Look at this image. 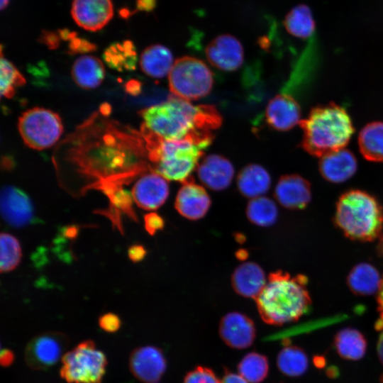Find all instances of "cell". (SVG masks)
Here are the masks:
<instances>
[{
  "instance_id": "obj_1",
  "label": "cell",
  "mask_w": 383,
  "mask_h": 383,
  "mask_svg": "<svg viewBox=\"0 0 383 383\" xmlns=\"http://www.w3.org/2000/svg\"><path fill=\"white\" fill-rule=\"evenodd\" d=\"M108 106L94 113L60 144L57 155L100 189L121 185L152 167L140 131L107 118Z\"/></svg>"
},
{
  "instance_id": "obj_2",
  "label": "cell",
  "mask_w": 383,
  "mask_h": 383,
  "mask_svg": "<svg viewBox=\"0 0 383 383\" xmlns=\"http://www.w3.org/2000/svg\"><path fill=\"white\" fill-rule=\"evenodd\" d=\"M139 113L143 124L164 139H189L206 146L213 139L212 131L219 128L222 122L214 106H194L174 96Z\"/></svg>"
},
{
  "instance_id": "obj_3",
  "label": "cell",
  "mask_w": 383,
  "mask_h": 383,
  "mask_svg": "<svg viewBox=\"0 0 383 383\" xmlns=\"http://www.w3.org/2000/svg\"><path fill=\"white\" fill-rule=\"evenodd\" d=\"M307 278L276 272L255 299L262 319L268 324L283 325L299 320L309 309L311 301Z\"/></svg>"
},
{
  "instance_id": "obj_4",
  "label": "cell",
  "mask_w": 383,
  "mask_h": 383,
  "mask_svg": "<svg viewBox=\"0 0 383 383\" xmlns=\"http://www.w3.org/2000/svg\"><path fill=\"white\" fill-rule=\"evenodd\" d=\"M299 126L303 131L301 148L319 157L345 148L354 133L349 114L335 103L313 108Z\"/></svg>"
},
{
  "instance_id": "obj_5",
  "label": "cell",
  "mask_w": 383,
  "mask_h": 383,
  "mask_svg": "<svg viewBox=\"0 0 383 383\" xmlns=\"http://www.w3.org/2000/svg\"><path fill=\"white\" fill-rule=\"evenodd\" d=\"M149 162L153 170L167 180L184 182L199 165L208 146L189 139L167 140L141 125Z\"/></svg>"
},
{
  "instance_id": "obj_6",
  "label": "cell",
  "mask_w": 383,
  "mask_h": 383,
  "mask_svg": "<svg viewBox=\"0 0 383 383\" xmlns=\"http://www.w3.org/2000/svg\"><path fill=\"white\" fill-rule=\"evenodd\" d=\"M337 226L348 238L372 241L379 238L383 228V209L375 197L358 190L343 194L335 214Z\"/></svg>"
},
{
  "instance_id": "obj_7",
  "label": "cell",
  "mask_w": 383,
  "mask_h": 383,
  "mask_svg": "<svg viewBox=\"0 0 383 383\" xmlns=\"http://www.w3.org/2000/svg\"><path fill=\"white\" fill-rule=\"evenodd\" d=\"M170 91L174 96L189 101L208 95L213 84L209 67L194 57L177 58L168 74Z\"/></svg>"
},
{
  "instance_id": "obj_8",
  "label": "cell",
  "mask_w": 383,
  "mask_h": 383,
  "mask_svg": "<svg viewBox=\"0 0 383 383\" xmlns=\"http://www.w3.org/2000/svg\"><path fill=\"white\" fill-rule=\"evenodd\" d=\"M60 377L68 383H101L107 359L91 340L79 343L62 357Z\"/></svg>"
},
{
  "instance_id": "obj_9",
  "label": "cell",
  "mask_w": 383,
  "mask_h": 383,
  "mask_svg": "<svg viewBox=\"0 0 383 383\" xmlns=\"http://www.w3.org/2000/svg\"><path fill=\"white\" fill-rule=\"evenodd\" d=\"M18 129L28 148L42 150L54 145L60 139L63 126L60 116L42 107L24 111L18 118Z\"/></svg>"
},
{
  "instance_id": "obj_10",
  "label": "cell",
  "mask_w": 383,
  "mask_h": 383,
  "mask_svg": "<svg viewBox=\"0 0 383 383\" xmlns=\"http://www.w3.org/2000/svg\"><path fill=\"white\" fill-rule=\"evenodd\" d=\"M69 343V338L62 333L45 332L38 334L26 345L25 361L32 370H48L59 361Z\"/></svg>"
},
{
  "instance_id": "obj_11",
  "label": "cell",
  "mask_w": 383,
  "mask_h": 383,
  "mask_svg": "<svg viewBox=\"0 0 383 383\" xmlns=\"http://www.w3.org/2000/svg\"><path fill=\"white\" fill-rule=\"evenodd\" d=\"M1 213L9 226L21 228L34 220V207L30 197L13 186H4L1 192Z\"/></svg>"
},
{
  "instance_id": "obj_12",
  "label": "cell",
  "mask_w": 383,
  "mask_h": 383,
  "mask_svg": "<svg viewBox=\"0 0 383 383\" xmlns=\"http://www.w3.org/2000/svg\"><path fill=\"white\" fill-rule=\"evenodd\" d=\"M170 193L167 179L151 170L136 181L132 188V198L145 210H155L166 201Z\"/></svg>"
},
{
  "instance_id": "obj_13",
  "label": "cell",
  "mask_w": 383,
  "mask_h": 383,
  "mask_svg": "<svg viewBox=\"0 0 383 383\" xmlns=\"http://www.w3.org/2000/svg\"><path fill=\"white\" fill-rule=\"evenodd\" d=\"M166 367L162 351L155 346H141L131 353L130 370L135 377L144 383H157L165 373Z\"/></svg>"
},
{
  "instance_id": "obj_14",
  "label": "cell",
  "mask_w": 383,
  "mask_h": 383,
  "mask_svg": "<svg viewBox=\"0 0 383 383\" xmlns=\"http://www.w3.org/2000/svg\"><path fill=\"white\" fill-rule=\"evenodd\" d=\"M205 54L209 63L222 71H235L242 66L244 60L241 43L229 34L213 38L206 45Z\"/></svg>"
},
{
  "instance_id": "obj_15",
  "label": "cell",
  "mask_w": 383,
  "mask_h": 383,
  "mask_svg": "<svg viewBox=\"0 0 383 383\" xmlns=\"http://www.w3.org/2000/svg\"><path fill=\"white\" fill-rule=\"evenodd\" d=\"M71 14L79 26L96 31L111 20L113 6L111 0H73Z\"/></svg>"
},
{
  "instance_id": "obj_16",
  "label": "cell",
  "mask_w": 383,
  "mask_h": 383,
  "mask_svg": "<svg viewBox=\"0 0 383 383\" xmlns=\"http://www.w3.org/2000/svg\"><path fill=\"white\" fill-rule=\"evenodd\" d=\"M219 334L223 342L235 349H244L252 345L255 338L252 321L240 312L226 314L219 325Z\"/></svg>"
},
{
  "instance_id": "obj_17",
  "label": "cell",
  "mask_w": 383,
  "mask_h": 383,
  "mask_svg": "<svg viewBox=\"0 0 383 383\" xmlns=\"http://www.w3.org/2000/svg\"><path fill=\"white\" fill-rule=\"evenodd\" d=\"M206 189L189 179L182 183L175 199V208L183 217L190 220L203 218L211 206Z\"/></svg>"
},
{
  "instance_id": "obj_18",
  "label": "cell",
  "mask_w": 383,
  "mask_h": 383,
  "mask_svg": "<svg viewBox=\"0 0 383 383\" xmlns=\"http://www.w3.org/2000/svg\"><path fill=\"white\" fill-rule=\"evenodd\" d=\"M233 165L225 157L216 154L206 156L197 166V175L204 186L213 191L228 188L233 179Z\"/></svg>"
},
{
  "instance_id": "obj_19",
  "label": "cell",
  "mask_w": 383,
  "mask_h": 383,
  "mask_svg": "<svg viewBox=\"0 0 383 383\" xmlns=\"http://www.w3.org/2000/svg\"><path fill=\"white\" fill-rule=\"evenodd\" d=\"M301 108L295 99L288 94H279L267 104L265 118L272 128L286 131L299 124Z\"/></svg>"
},
{
  "instance_id": "obj_20",
  "label": "cell",
  "mask_w": 383,
  "mask_h": 383,
  "mask_svg": "<svg viewBox=\"0 0 383 383\" xmlns=\"http://www.w3.org/2000/svg\"><path fill=\"white\" fill-rule=\"evenodd\" d=\"M274 196L287 209H301L311 200V186L306 179L298 174L283 175L275 186Z\"/></svg>"
},
{
  "instance_id": "obj_21",
  "label": "cell",
  "mask_w": 383,
  "mask_h": 383,
  "mask_svg": "<svg viewBox=\"0 0 383 383\" xmlns=\"http://www.w3.org/2000/svg\"><path fill=\"white\" fill-rule=\"evenodd\" d=\"M357 160L353 152L340 149L320 157L318 170L323 177L332 183H342L355 173Z\"/></svg>"
},
{
  "instance_id": "obj_22",
  "label": "cell",
  "mask_w": 383,
  "mask_h": 383,
  "mask_svg": "<svg viewBox=\"0 0 383 383\" xmlns=\"http://www.w3.org/2000/svg\"><path fill=\"white\" fill-rule=\"evenodd\" d=\"M267 281L262 267L252 262L240 265L234 270L231 279L233 287L238 294L253 299L259 296Z\"/></svg>"
},
{
  "instance_id": "obj_23",
  "label": "cell",
  "mask_w": 383,
  "mask_h": 383,
  "mask_svg": "<svg viewBox=\"0 0 383 383\" xmlns=\"http://www.w3.org/2000/svg\"><path fill=\"white\" fill-rule=\"evenodd\" d=\"M270 186L269 172L258 164L246 165L237 177V187L240 193L250 199L265 196Z\"/></svg>"
},
{
  "instance_id": "obj_24",
  "label": "cell",
  "mask_w": 383,
  "mask_h": 383,
  "mask_svg": "<svg viewBox=\"0 0 383 383\" xmlns=\"http://www.w3.org/2000/svg\"><path fill=\"white\" fill-rule=\"evenodd\" d=\"M173 64L171 51L160 44L147 47L140 55L141 70L152 78L160 79L168 75Z\"/></svg>"
},
{
  "instance_id": "obj_25",
  "label": "cell",
  "mask_w": 383,
  "mask_h": 383,
  "mask_svg": "<svg viewBox=\"0 0 383 383\" xmlns=\"http://www.w3.org/2000/svg\"><path fill=\"white\" fill-rule=\"evenodd\" d=\"M74 82L81 88L91 89L99 87L105 77L102 62L93 55H83L77 58L72 67Z\"/></svg>"
},
{
  "instance_id": "obj_26",
  "label": "cell",
  "mask_w": 383,
  "mask_h": 383,
  "mask_svg": "<svg viewBox=\"0 0 383 383\" xmlns=\"http://www.w3.org/2000/svg\"><path fill=\"white\" fill-rule=\"evenodd\" d=\"M382 277L378 270L370 263L356 265L347 277V283L351 291L359 295H371L378 292Z\"/></svg>"
},
{
  "instance_id": "obj_27",
  "label": "cell",
  "mask_w": 383,
  "mask_h": 383,
  "mask_svg": "<svg viewBox=\"0 0 383 383\" xmlns=\"http://www.w3.org/2000/svg\"><path fill=\"white\" fill-rule=\"evenodd\" d=\"M358 146L366 160L383 162V122L367 123L359 133Z\"/></svg>"
},
{
  "instance_id": "obj_28",
  "label": "cell",
  "mask_w": 383,
  "mask_h": 383,
  "mask_svg": "<svg viewBox=\"0 0 383 383\" xmlns=\"http://www.w3.org/2000/svg\"><path fill=\"white\" fill-rule=\"evenodd\" d=\"M284 26L294 37L301 39L312 37L316 23L310 8L305 4H299L292 9L284 17Z\"/></svg>"
},
{
  "instance_id": "obj_29",
  "label": "cell",
  "mask_w": 383,
  "mask_h": 383,
  "mask_svg": "<svg viewBox=\"0 0 383 383\" xmlns=\"http://www.w3.org/2000/svg\"><path fill=\"white\" fill-rule=\"evenodd\" d=\"M335 348L340 357L350 360H358L365 354L367 341L357 330L345 328L335 336Z\"/></svg>"
},
{
  "instance_id": "obj_30",
  "label": "cell",
  "mask_w": 383,
  "mask_h": 383,
  "mask_svg": "<svg viewBox=\"0 0 383 383\" xmlns=\"http://www.w3.org/2000/svg\"><path fill=\"white\" fill-rule=\"evenodd\" d=\"M104 59L109 67L118 71L134 70L137 61L135 48L130 40L113 43L105 50Z\"/></svg>"
},
{
  "instance_id": "obj_31",
  "label": "cell",
  "mask_w": 383,
  "mask_h": 383,
  "mask_svg": "<svg viewBox=\"0 0 383 383\" xmlns=\"http://www.w3.org/2000/svg\"><path fill=\"white\" fill-rule=\"evenodd\" d=\"M245 212L251 223L262 227L272 226L278 217L277 204L273 200L265 196L250 199Z\"/></svg>"
},
{
  "instance_id": "obj_32",
  "label": "cell",
  "mask_w": 383,
  "mask_h": 383,
  "mask_svg": "<svg viewBox=\"0 0 383 383\" xmlns=\"http://www.w3.org/2000/svg\"><path fill=\"white\" fill-rule=\"evenodd\" d=\"M279 370L285 375L295 377L302 375L309 365L308 357L304 351L294 345L282 348L277 360Z\"/></svg>"
},
{
  "instance_id": "obj_33",
  "label": "cell",
  "mask_w": 383,
  "mask_h": 383,
  "mask_svg": "<svg viewBox=\"0 0 383 383\" xmlns=\"http://www.w3.org/2000/svg\"><path fill=\"white\" fill-rule=\"evenodd\" d=\"M269 369L267 357L257 353L247 354L239 362V374L250 383H260L267 375Z\"/></svg>"
},
{
  "instance_id": "obj_34",
  "label": "cell",
  "mask_w": 383,
  "mask_h": 383,
  "mask_svg": "<svg viewBox=\"0 0 383 383\" xmlns=\"http://www.w3.org/2000/svg\"><path fill=\"white\" fill-rule=\"evenodd\" d=\"M1 272H9L17 267L22 257V250L19 241L13 235L1 233Z\"/></svg>"
},
{
  "instance_id": "obj_35",
  "label": "cell",
  "mask_w": 383,
  "mask_h": 383,
  "mask_svg": "<svg viewBox=\"0 0 383 383\" xmlns=\"http://www.w3.org/2000/svg\"><path fill=\"white\" fill-rule=\"evenodd\" d=\"M0 70L1 95L11 99L14 96L16 88L26 84V79L15 65L4 57L2 50L1 51Z\"/></svg>"
},
{
  "instance_id": "obj_36",
  "label": "cell",
  "mask_w": 383,
  "mask_h": 383,
  "mask_svg": "<svg viewBox=\"0 0 383 383\" xmlns=\"http://www.w3.org/2000/svg\"><path fill=\"white\" fill-rule=\"evenodd\" d=\"M183 383H221V381L211 369L197 367L185 376Z\"/></svg>"
},
{
  "instance_id": "obj_37",
  "label": "cell",
  "mask_w": 383,
  "mask_h": 383,
  "mask_svg": "<svg viewBox=\"0 0 383 383\" xmlns=\"http://www.w3.org/2000/svg\"><path fill=\"white\" fill-rule=\"evenodd\" d=\"M121 321L119 316L113 313H106L99 318V326L107 333H115L120 328Z\"/></svg>"
},
{
  "instance_id": "obj_38",
  "label": "cell",
  "mask_w": 383,
  "mask_h": 383,
  "mask_svg": "<svg viewBox=\"0 0 383 383\" xmlns=\"http://www.w3.org/2000/svg\"><path fill=\"white\" fill-rule=\"evenodd\" d=\"M69 40V48L72 52H87L96 49L94 44L86 39L78 38L74 32H72Z\"/></svg>"
},
{
  "instance_id": "obj_39",
  "label": "cell",
  "mask_w": 383,
  "mask_h": 383,
  "mask_svg": "<svg viewBox=\"0 0 383 383\" xmlns=\"http://www.w3.org/2000/svg\"><path fill=\"white\" fill-rule=\"evenodd\" d=\"M145 228L151 235L164 227L163 218L157 213H149L144 216Z\"/></svg>"
},
{
  "instance_id": "obj_40",
  "label": "cell",
  "mask_w": 383,
  "mask_h": 383,
  "mask_svg": "<svg viewBox=\"0 0 383 383\" xmlns=\"http://www.w3.org/2000/svg\"><path fill=\"white\" fill-rule=\"evenodd\" d=\"M377 301V309L379 312V318L375 323V328L377 331L383 332V276L382 282L378 290Z\"/></svg>"
},
{
  "instance_id": "obj_41",
  "label": "cell",
  "mask_w": 383,
  "mask_h": 383,
  "mask_svg": "<svg viewBox=\"0 0 383 383\" xmlns=\"http://www.w3.org/2000/svg\"><path fill=\"white\" fill-rule=\"evenodd\" d=\"M147 254L145 248L139 244H134L128 249V258L133 262H138L143 260Z\"/></svg>"
},
{
  "instance_id": "obj_42",
  "label": "cell",
  "mask_w": 383,
  "mask_h": 383,
  "mask_svg": "<svg viewBox=\"0 0 383 383\" xmlns=\"http://www.w3.org/2000/svg\"><path fill=\"white\" fill-rule=\"evenodd\" d=\"M60 38L58 31H43L40 37L42 42L50 48H57L60 43Z\"/></svg>"
},
{
  "instance_id": "obj_43",
  "label": "cell",
  "mask_w": 383,
  "mask_h": 383,
  "mask_svg": "<svg viewBox=\"0 0 383 383\" xmlns=\"http://www.w3.org/2000/svg\"><path fill=\"white\" fill-rule=\"evenodd\" d=\"M155 6L156 0H136L135 10L132 13L137 11L149 12L152 11Z\"/></svg>"
},
{
  "instance_id": "obj_44",
  "label": "cell",
  "mask_w": 383,
  "mask_h": 383,
  "mask_svg": "<svg viewBox=\"0 0 383 383\" xmlns=\"http://www.w3.org/2000/svg\"><path fill=\"white\" fill-rule=\"evenodd\" d=\"M221 383H249L242 376L226 371Z\"/></svg>"
},
{
  "instance_id": "obj_45",
  "label": "cell",
  "mask_w": 383,
  "mask_h": 383,
  "mask_svg": "<svg viewBox=\"0 0 383 383\" xmlns=\"http://www.w3.org/2000/svg\"><path fill=\"white\" fill-rule=\"evenodd\" d=\"M14 353L9 349H1L0 355V362L3 367H9L14 361Z\"/></svg>"
},
{
  "instance_id": "obj_46",
  "label": "cell",
  "mask_w": 383,
  "mask_h": 383,
  "mask_svg": "<svg viewBox=\"0 0 383 383\" xmlns=\"http://www.w3.org/2000/svg\"><path fill=\"white\" fill-rule=\"evenodd\" d=\"M377 353L381 362L383 365V332H382L377 344Z\"/></svg>"
},
{
  "instance_id": "obj_47",
  "label": "cell",
  "mask_w": 383,
  "mask_h": 383,
  "mask_svg": "<svg viewBox=\"0 0 383 383\" xmlns=\"http://www.w3.org/2000/svg\"><path fill=\"white\" fill-rule=\"evenodd\" d=\"M379 238V243L377 246L378 252L380 254V255L383 257V231Z\"/></svg>"
},
{
  "instance_id": "obj_48",
  "label": "cell",
  "mask_w": 383,
  "mask_h": 383,
  "mask_svg": "<svg viewBox=\"0 0 383 383\" xmlns=\"http://www.w3.org/2000/svg\"><path fill=\"white\" fill-rule=\"evenodd\" d=\"M9 1L10 0H0L1 10L5 9L8 6Z\"/></svg>"
}]
</instances>
